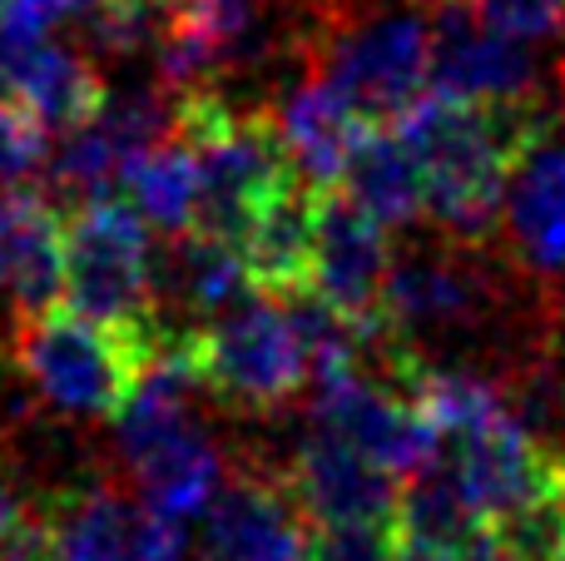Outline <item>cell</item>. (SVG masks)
<instances>
[{
  "mask_svg": "<svg viewBox=\"0 0 565 561\" xmlns=\"http://www.w3.org/2000/svg\"><path fill=\"white\" fill-rule=\"evenodd\" d=\"M392 561H461L457 547H441V542H427V537H407L397 532V552Z\"/></svg>",
  "mask_w": 565,
  "mask_h": 561,
  "instance_id": "obj_33",
  "label": "cell"
},
{
  "mask_svg": "<svg viewBox=\"0 0 565 561\" xmlns=\"http://www.w3.org/2000/svg\"><path fill=\"white\" fill-rule=\"evenodd\" d=\"M487 25L516 40H546L565 30V0H471Z\"/></svg>",
  "mask_w": 565,
  "mask_h": 561,
  "instance_id": "obj_30",
  "label": "cell"
},
{
  "mask_svg": "<svg viewBox=\"0 0 565 561\" xmlns=\"http://www.w3.org/2000/svg\"><path fill=\"white\" fill-rule=\"evenodd\" d=\"M312 234H318V184L292 179L288 189H278L258 209L244 244H238L248 284L258 294H278V298L312 288Z\"/></svg>",
  "mask_w": 565,
  "mask_h": 561,
  "instance_id": "obj_17",
  "label": "cell"
},
{
  "mask_svg": "<svg viewBox=\"0 0 565 561\" xmlns=\"http://www.w3.org/2000/svg\"><path fill=\"white\" fill-rule=\"evenodd\" d=\"M481 308H487V284H481V274L447 254L392 264L387 294H382V318H387L392 328H402V334H412V328L471 324Z\"/></svg>",
  "mask_w": 565,
  "mask_h": 561,
  "instance_id": "obj_20",
  "label": "cell"
},
{
  "mask_svg": "<svg viewBox=\"0 0 565 561\" xmlns=\"http://www.w3.org/2000/svg\"><path fill=\"white\" fill-rule=\"evenodd\" d=\"M511 561H565V457L546 487L487 527Z\"/></svg>",
  "mask_w": 565,
  "mask_h": 561,
  "instance_id": "obj_27",
  "label": "cell"
},
{
  "mask_svg": "<svg viewBox=\"0 0 565 561\" xmlns=\"http://www.w3.org/2000/svg\"><path fill=\"white\" fill-rule=\"evenodd\" d=\"M417 6H451V0H417Z\"/></svg>",
  "mask_w": 565,
  "mask_h": 561,
  "instance_id": "obj_37",
  "label": "cell"
},
{
  "mask_svg": "<svg viewBox=\"0 0 565 561\" xmlns=\"http://www.w3.org/2000/svg\"><path fill=\"white\" fill-rule=\"evenodd\" d=\"M0 561H65L50 522H20L15 532L0 542Z\"/></svg>",
  "mask_w": 565,
  "mask_h": 561,
  "instance_id": "obj_32",
  "label": "cell"
},
{
  "mask_svg": "<svg viewBox=\"0 0 565 561\" xmlns=\"http://www.w3.org/2000/svg\"><path fill=\"white\" fill-rule=\"evenodd\" d=\"M60 6H65V15H79V20H85V15H95V10H105L109 0H60Z\"/></svg>",
  "mask_w": 565,
  "mask_h": 561,
  "instance_id": "obj_36",
  "label": "cell"
},
{
  "mask_svg": "<svg viewBox=\"0 0 565 561\" xmlns=\"http://www.w3.org/2000/svg\"><path fill=\"white\" fill-rule=\"evenodd\" d=\"M288 487L318 527L332 522H397V473L372 463L352 443L308 423L288 463Z\"/></svg>",
  "mask_w": 565,
  "mask_h": 561,
  "instance_id": "obj_12",
  "label": "cell"
},
{
  "mask_svg": "<svg viewBox=\"0 0 565 561\" xmlns=\"http://www.w3.org/2000/svg\"><path fill=\"white\" fill-rule=\"evenodd\" d=\"M0 89L15 95L20 105H30L50 129H60V135L79 129L89 115H99V105L109 99L99 70L89 65L79 50L55 45V40H40L30 55H20L15 65L0 75Z\"/></svg>",
  "mask_w": 565,
  "mask_h": 561,
  "instance_id": "obj_19",
  "label": "cell"
},
{
  "mask_svg": "<svg viewBox=\"0 0 565 561\" xmlns=\"http://www.w3.org/2000/svg\"><path fill=\"white\" fill-rule=\"evenodd\" d=\"M164 135H174V95L169 89L109 95L99 115L70 129L65 145L50 155V199H70L79 209L89 199L125 194L135 159Z\"/></svg>",
  "mask_w": 565,
  "mask_h": 561,
  "instance_id": "obj_7",
  "label": "cell"
},
{
  "mask_svg": "<svg viewBox=\"0 0 565 561\" xmlns=\"http://www.w3.org/2000/svg\"><path fill=\"white\" fill-rule=\"evenodd\" d=\"M308 423L352 443L397 477H417L441 463V427L417 407V398L367 373H348L312 388Z\"/></svg>",
  "mask_w": 565,
  "mask_h": 561,
  "instance_id": "obj_8",
  "label": "cell"
},
{
  "mask_svg": "<svg viewBox=\"0 0 565 561\" xmlns=\"http://www.w3.org/2000/svg\"><path fill=\"white\" fill-rule=\"evenodd\" d=\"M50 532H55L65 561H139V507H129L109 483H85L75 493H60L55 512H50Z\"/></svg>",
  "mask_w": 565,
  "mask_h": 561,
  "instance_id": "obj_23",
  "label": "cell"
},
{
  "mask_svg": "<svg viewBox=\"0 0 565 561\" xmlns=\"http://www.w3.org/2000/svg\"><path fill=\"white\" fill-rule=\"evenodd\" d=\"M174 135L199 159V214L189 234L244 244L258 209L298 179L278 115L234 109L214 85L174 95Z\"/></svg>",
  "mask_w": 565,
  "mask_h": 561,
  "instance_id": "obj_3",
  "label": "cell"
},
{
  "mask_svg": "<svg viewBox=\"0 0 565 561\" xmlns=\"http://www.w3.org/2000/svg\"><path fill=\"white\" fill-rule=\"evenodd\" d=\"M342 189L387 229H402L427 214V169L392 125H377L362 139V149L342 174Z\"/></svg>",
  "mask_w": 565,
  "mask_h": 561,
  "instance_id": "obj_22",
  "label": "cell"
},
{
  "mask_svg": "<svg viewBox=\"0 0 565 561\" xmlns=\"http://www.w3.org/2000/svg\"><path fill=\"white\" fill-rule=\"evenodd\" d=\"M129 199H89L65 224V304L115 328L154 324V244Z\"/></svg>",
  "mask_w": 565,
  "mask_h": 561,
  "instance_id": "obj_5",
  "label": "cell"
},
{
  "mask_svg": "<svg viewBox=\"0 0 565 561\" xmlns=\"http://www.w3.org/2000/svg\"><path fill=\"white\" fill-rule=\"evenodd\" d=\"M159 353V328H115L60 298L10 328V363L20 383L65 417H109L129 403L139 373Z\"/></svg>",
  "mask_w": 565,
  "mask_h": 561,
  "instance_id": "obj_2",
  "label": "cell"
},
{
  "mask_svg": "<svg viewBox=\"0 0 565 561\" xmlns=\"http://www.w3.org/2000/svg\"><path fill=\"white\" fill-rule=\"evenodd\" d=\"M209 398L238 413H278L308 383V353L288 298H238L224 314L179 334Z\"/></svg>",
  "mask_w": 565,
  "mask_h": 561,
  "instance_id": "obj_4",
  "label": "cell"
},
{
  "mask_svg": "<svg viewBox=\"0 0 565 561\" xmlns=\"http://www.w3.org/2000/svg\"><path fill=\"white\" fill-rule=\"evenodd\" d=\"M318 522L282 473H234L204 512L209 561H308Z\"/></svg>",
  "mask_w": 565,
  "mask_h": 561,
  "instance_id": "obj_9",
  "label": "cell"
},
{
  "mask_svg": "<svg viewBox=\"0 0 565 561\" xmlns=\"http://www.w3.org/2000/svg\"><path fill=\"white\" fill-rule=\"evenodd\" d=\"M6 6H10V0H0V10H6Z\"/></svg>",
  "mask_w": 565,
  "mask_h": 561,
  "instance_id": "obj_38",
  "label": "cell"
},
{
  "mask_svg": "<svg viewBox=\"0 0 565 561\" xmlns=\"http://www.w3.org/2000/svg\"><path fill=\"white\" fill-rule=\"evenodd\" d=\"M402 139L427 169V214L457 244H481L507 219L521 155L546 139L536 99H461L427 85L397 119Z\"/></svg>",
  "mask_w": 565,
  "mask_h": 561,
  "instance_id": "obj_1",
  "label": "cell"
},
{
  "mask_svg": "<svg viewBox=\"0 0 565 561\" xmlns=\"http://www.w3.org/2000/svg\"><path fill=\"white\" fill-rule=\"evenodd\" d=\"M20 522H30V517H25V502H20V487H15V477L0 467V542H6V537L15 532Z\"/></svg>",
  "mask_w": 565,
  "mask_h": 561,
  "instance_id": "obj_34",
  "label": "cell"
},
{
  "mask_svg": "<svg viewBox=\"0 0 565 561\" xmlns=\"http://www.w3.org/2000/svg\"><path fill=\"white\" fill-rule=\"evenodd\" d=\"M461 561H511V557L501 552V542H497V537H491V532H481L477 542H471L467 552H461Z\"/></svg>",
  "mask_w": 565,
  "mask_h": 561,
  "instance_id": "obj_35",
  "label": "cell"
},
{
  "mask_svg": "<svg viewBox=\"0 0 565 561\" xmlns=\"http://www.w3.org/2000/svg\"><path fill=\"white\" fill-rule=\"evenodd\" d=\"M199 561H209V557H199Z\"/></svg>",
  "mask_w": 565,
  "mask_h": 561,
  "instance_id": "obj_39",
  "label": "cell"
},
{
  "mask_svg": "<svg viewBox=\"0 0 565 561\" xmlns=\"http://www.w3.org/2000/svg\"><path fill=\"white\" fill-rule=\"evenodd\" d=\"M65 294V219L35 189H0V298L40 314Z\"/></svg>",
  "mask_w": 565,
  "mask_h": 561,
  "instance_id": "obj_14",
  "label": "cell"
},
{
  "mask_svg": "<svg viewBox=\"0 0 565 561\" xmlns=\"http://www.w3.org/2000/svg\"><path fill=\"white\" fill-rule=\"evenodd\" d=\"M431 85L461 99H531L536 60L526 40L487 25L471 0L441 6L431 25Z\"/></svg>",
  "mask_w": 565,
  "mask_h": 561,
  "instance_id": "obj_11",
  "label": "cell"
},
{
  "mask_svg": "<svg viewBox=\"0 0 565 561\" xmlns=\"http://www.w3.org/2000/svg\"><path fill=\"white\" fill-rule=\"evenodd\" d=\"M125 199L149 219V229L164 239H179L194 229L199 214V159L179 135H164L149 145L129 169Z\"/></svg>",
  "mask_w": 565,
  "mask_h": 561,
  "instance_id": "obj_24",
  "label": "cell"
},
{
  "mask_svg": "<svg viewBox=\"0 0 565 561\" xmlns=\"http://www.w3.org/2000/svg\"><path fill=\"white\" fill-rule=\"evenodd\" d=\"M565 453H551L541 447V437L531 433L526 423L511 413H501L497 423H487L481 433L461 437V457H457V473L461 487H467L471 507L481 512V522H501L511 517L521 502L541 493V487L556 477Z\"/></svg>",
  "mask_w": 565,
  "mask_h": 561,
  "instance_id": "obj_15",
  "label": "cell"
},
{
  "mask_svg": "<svg viewBox=\"0 0 565 561\" xmlns=\"http://www.w3.org/2000/svg\"><path fill=\"white\" fill-rule=\"evenodd\" d=\"M397 522H332L312 532L308 561H392Z\"/></svg>",
  "mask_w": 565,
  "mask_h": 561,
  "instance_id": "obj_29",
  "label": "cell"
},
{
  "mask_svg": "<svg viewBox=\"0 0 565 561\" xmlns=\"http://www.w3.org/2000/svg\"><path fill=\"white\" fill-rule=\"evenodd\" d=\"M139 561H189L194 542H189V517L159 512V507L139 502V532H135Z\"/></svg>",
  "mask_w": 565,
  "mask_h": 561,
  "instance_id": "obj_31",
  "label": "cell"
},
{
  "mask_svg": "<svg viewBox=\"0 0 565 561\" xmlns=\"http://www.w3.org/2000/svg\"><path fill=\"white\" fill-rule=\"evenodd\" d=\"M129 467L139 477V502L174 517H204L209 502L228 483L224 453H218V443L204 427H184V433L164 437L159 447L139 453Z\"/></svg>",
  "mask_w": 565,
  "mask_h": 561,
  "instance_id": "obj_21",
  "label": "cell"
},
{
  "mask_svg": "<svg viewBox=\"0 0 565 561\" xmlns=\"http://www.w3.org/2000/svg\"><path fill=\"white\" fill-rule=\"evenodd\" d=\"M392 278L387 224L358 204L348 189L318 184V234H312V294L352 318H382Z\"/></svg>",
  "mask_w": 565,
  "mask_h": 561,
  "instance_id": "obj_10",
  "label": "cell"
},
{
  "mask_svg": "<svg viewBox=\"0 0 565 561\" xmlns=\"http://www.w3.org/2000/svg\"><path fill=\"white\" fill-rule=\"evenodd\" d=\"M507 229L526 268L565 274V145L556 139L521 155L507 194Z\"/></svg>",
  "mask_w": 565,
  "mask_h": 561,
  "instance_id": "obj_18",
  "label": "cell"
},
{
  "mask_svg": "<svg viewBox=\"0 0 565 561\" xmlns=\"http://www.w3.org/2000/svg\"><path fill=\"white\" fill-rule=\"evenodd\" d=\"M264 25V0H169V20L154 40L159 89H209L218 70L238 65Z\"/></svg>",
  "mask_w": 565,
  "mask_h": 561,
  "instance_id": "obj_13",
  "label": "cell"
},
{
  "mask_svg": "<svg viewBox=\"0 0 565 561\" xmlns=\"http://www.w3.org/2000/svg\"><path fill=\"white\" fill-rule=\"evenodd\" d=\"M322 75L372 125H392L431 85V25L412 10H397L332 30L322 45Z\"/></svg>",
  "mask_w": 565,
  "mask_h": 561,
  "instance_id": "obj_6",
  "label": "cell"
},
{
  "mask_svg": "<svg viewBox=\"0 0 565 561\" xmlns=\"http://www.w3.org/2000/svg\"><path fill=\"white\" fill-rule=\"evenodd\" d=\"M278 129L288 139V155L298 165V174L308 184H342L352 155L362 149V139L372 135V119L332 85L328 75H308L278 99Z\"/></svg>",
  "mask_w": 565,
  "mask_h": 561,
  "instance_id": "obj_16",
  "label": "cell"
},
{
  "mask_svg": "<svg viewBox=\"0 0 565 561\" xmlns=\"http://www.w3.org/2000/svg\"><path fill=\"white\" fill-rule=\"evenodd\" d=\"M397 532L427 537V542L467 552V547L487 532V522H481V512L471 507L457 467L437 463V467H427V473L407 477V487H402V497H397Z\"/></svg>",
  "mask_w": 565,
  "mask_h": 561,
  "instance_id": "obj_25",
  "label": "cell"
},
{
  "mask_svg": "<svg viewBox=\"0 0 565 561\" xmlns=\"http://www.w3.org/2000/svg\"><path fill=\"white\" fill-rule=\"evenodd\" d=\"M412 398H417L422 413L441 427V437H457V443L481 433L487 423H497L501 413H511L507 393L477 373H427V368H422Z\"/></svg>",
  "mask_w": 565,
  "mask_h": 561,
  "instance_id": "obj_26",
  "label": "cell"
},
{
  "mask_svg": "<svg viewBox=\"0 0 565 561\" xmlns=\"http://www.w3.org/2000/svg\"><path fill=\"white\" fill-rule=\"evenodd\" d=\"M45 119L30 105H20L15 95L0 89V189H20L50 169V139Z\"/></svg>",
  "mask_w": 565,
  "mask_h": 561,
  "instance_id": "obj_28",
  "label": "cell"
}]
</instances>
